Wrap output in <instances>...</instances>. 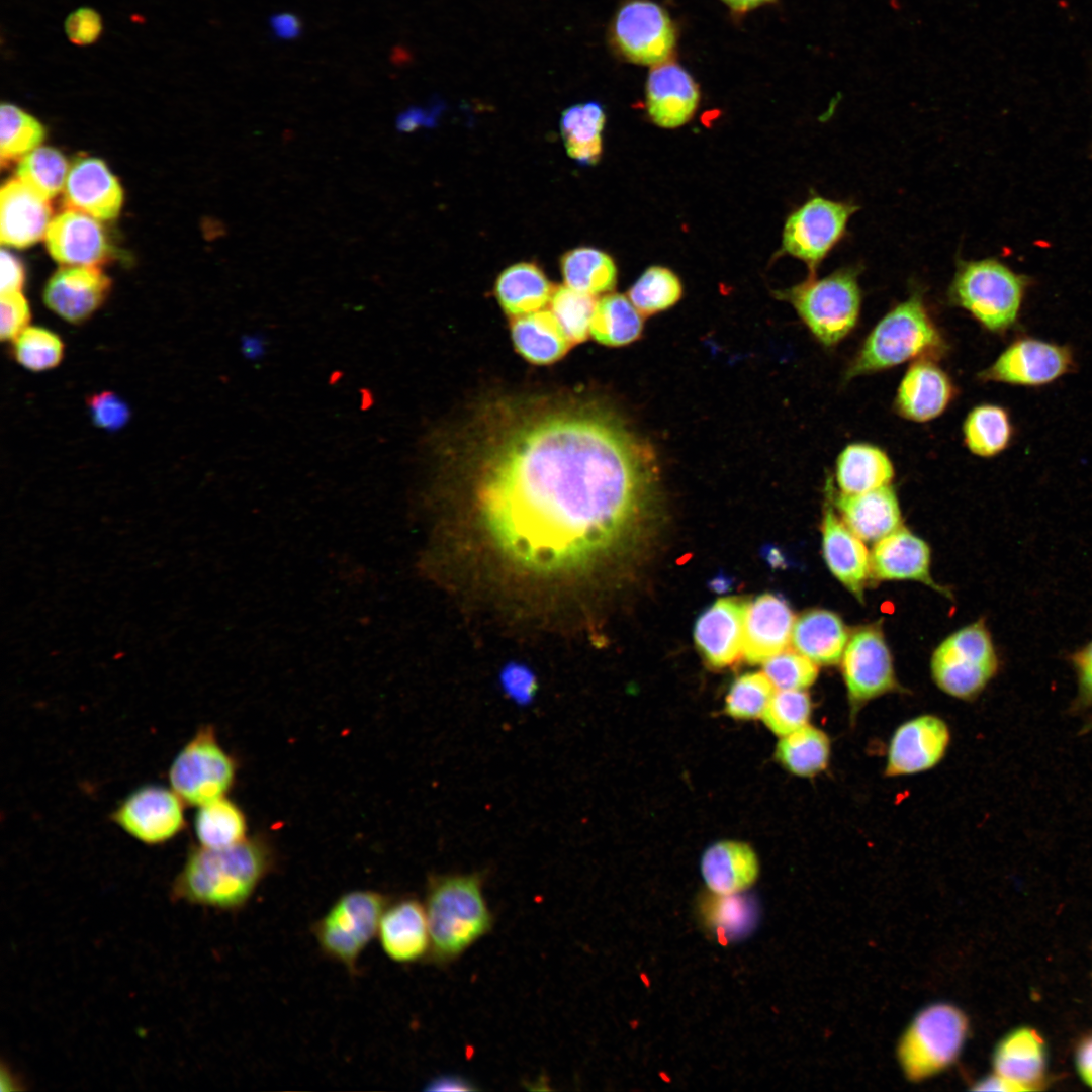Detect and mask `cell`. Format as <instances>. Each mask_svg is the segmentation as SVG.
Here are the masks:
<instances>
[{"label": "cell", "instance_id": "1f68e13d", "mask_svg": "<svg viewBox=\"0 0 1092 1092\" xmlns=\"http://www.w3.org/2000/svg\"><path fill=\"white\" fill-rule=\"evenodd\" d=\"M553 291L545 273L531 262H520L506 268L494 285V295L500 307L512 317L540 310L550 302Z\"/></svg>", "mask_w": 1092, "mask_h": 1092}, {"label": "cell", "instance_id": "5bb4252c", "mask_svg": "<svg viewBox=\"0 0 1092 1092\" xmlns=\"http://www.w3.org/2000/svg\"><path fill=\"white\" fill-rule=\"evenodd\" d=\"M1075 367L1076 361L1070 347L1026 336L1007 346L989 367L980 372L979 378L982 381L1040 387L1073 372Z\"/></svg>", "mask_w": 1092, "mask_h": 1092}, {"label": "cell", "instance_id": "cb8c5ba5", "mask_svg": "<svg viewBox=\"0 0 1092 1092\" xmlns=\"http://www.w3.org/2000/svg\"><path fill=\"white\" fill-rule=\"evenodd\" d=\"M376 937L389 960L399 964L419 961L431 946L425 907L413 898L388 902Z\"/></svg>", "mask_w": 1092, "mask_h": 1092}, {"label": "cell", "instance_id": "74e56055", "mask_svg": "<svg viewBox=\"0 0 1092 1092\" xmlns=\"http://www.w3.org/2000/svg\"><path fill=\"white\" fill-rule=\"evenodd\" d=\"M193 825L199 845L207 848L231 847L248 838L243 810L226 797L199 806Z\"/></svg>", "mask_w": 1092, "mask_h": 1092}, {"label": "cell", "instance_id": "5b68a950", "mask_svg": "<svg viewBox=\"0 0 1092 1092\" xmlns=\"http://www.w3.org/2000/svg\"><path fill=\"white\" fill-rule=\"evenodd\" d=\"M1026 279L995 259L958 260L947 298L995 334L1013 328L1019 317Z\"/></svg>", "mask_w": 1092, "mask_h": 1092}, {"label": "cell", "instance_id": "8d00e7d4", "mask_svg": "<svg viewBox=\"0 0 1092 1092\" xmlns=\"http://www.w3.org/2000/svg\"><path fill=\"white\" fill-rule=\"evenodd\" d=\"M1009 413L997 404H980L967 415L963 424L964 443L979 457L991 458L1005 451L1013 438Z\"/></svg>", "mask_w": 1092, "mask_h": 1092}, {"label": "cell", "instance_id": "f907efd6", "mask_svg": "<svg viewBox=\"0 0 1092 1092\" xmlns=\"http://www.w3.org/2000/svg\"><path fill=\"white\" fill-rule=\"evenodd\" d=\"M0 337L2 341L14 340L30 322L31 312L21 291L1 293Z\"/></svg>", "mask_w": 1092, "mask_h": 1092}, {"label": "cell", "instance_id": "484cf974", "mask_svg": "<svg viewBox=\"0 0 1092 1092\" xmlns=\"http://www.w3.org/2000/svg\"><path fill=\"white\" fill-rule=\"evenodd\" d=\"M52 208L19 179L6 182L0 191L1 243L25 248L46 236Z\"/></svg>", "mask_w": 1092, "mask_h": 1092}, {"label": "cell", "instance_id": "4316f807", "mask_svg": "<svg viewBox=\"0 0 1092 1092\" xmlns=\"http://www.w3.org/2000/svg\"><path fill=\"white\" fill-rule=\"evenodd\" d=\"M822 545L826 564L832 574L859 601L871 577V555L836 513L826 508L822 522Z\"/></svg>", "mask_w": 1092, "mask_h": 1092}, {"label": "cell", "instance_id": "f35d334b", "mask_svg": "<svg viewBox=\"0 0 1092 1092\" xmlns=\"http://www.w3.org/2000/svg\"><path fill=\"white\" fill-rule=\"evenodd\" d=\"M640 312L626 296L612 293L598 300L589 328L602 345L620 347L637 340L642 332Z\"/></svg>", "mask_w": 1092, "mask_h": 1092}, {"label": "cell", "instance_id": "f5cc1de1", "mask_svg": "<svg viewBox=\"0 0 1092 1092\" xmlns=\"http://www.w3.org/2000/svg\"><path fill=\"white\" fill-rule=\"evenodd\" d=\"M1078 681L1076 707L1092 705V640L1068 656Z\"/></svg>", "mask_w": 1092, "mask_h": 1092}, {"label": "cell", "instance_id": "816d5d0a", "mask_svg": "<svg viewBox=\"0 0 1092 1092\" xmlns=\"http://www.w3.org/2000/svg\"><path fill=\"white\" fill-rule=\"evenodd\" d=\"M65 30L69 39L78 46H87L98 39L102 32V20L91 8H79L66 20Z\"/></svg>", "mask_w": 1092, "mask_h": 1092}, {"label": "cell", "instance_id": "7a4b0ae2", "mask_svg": "<svg viewBox=\"0 0 1092 1092\" xmlns=\"http://www.w3.org/2000/svg\"><path fill=\"white\" fill-rule=\"evenodd\" d=\"M275 864L270 845L259 836L225 848L192 846L171 887V899L236 912L251 900Z\"/></svg>", "mask_w": 1092, "mask_h": 1092}, {"label": "cell", "instance_id": "6f0895ef", "mask_svg": "<svg viewBox=\"0 0 1092 1092\" xmlns=\"http://www.w3.org/2000/svg\"><path fill=\"white\" fill-rule=\"evenodd\" d=\"M1077 1067L1084 1081L1092 1086V1036L1086 1038L1079 1046Z\"/></svg>", "mask_w": 1092, "mask_h": 1092}, {"label": "cell", "instance_id": "681fc988", "mask_svg": "<svg viewBox=\"0 0 1092 1092\" xmlns=\"http://www.w3.org/2000/svg\"><path fill=\"white\" fill-rule=\"evenodd\" d=\"M89 415L96 427L116 431L124 427L130 418L127 403L112 391H102L87 400Z\"/></svg>", "mask_w": 1092, "mask_h": 1092}, {"label": "cell", "instance_id": "9c48e42d", "mask_svg": "<svg viewBox=\"0 0 1092 1092\" xmlns=\"http://www.w3.org/2000/svg\"><path fill=\"white\" fill-rule=\"evenodd\" d=\"M998 666V656L983 620L947 637L931 658V674L936 686L961 700L977 697L994 677Z\"/></svg>", "mask_w": 1092, "mask_h": 1092}, {"label": "cell", "instance_id": "2e32d148", "mask_svg": "<svg viewBox=\"0 0 1092 1092\" xmlns=\"http://www.w3.org/2000/svg\"><path fill=\"white\" fill-rule=\"evenodd\" d=\"M950 736L947 723L936 715L922 714L906 720L890 738L884 775L895 778L932 769L945 756Z\"/></svg>", "mask_w": 1092, "mask_h": 1092}, {"label": "cell", "instance_id": "4dcf8cb0", "mask_svg": "<svg viewBox=\"0 0 1092 1092\" xmlns=\"http://www.w3.org/2000/svg\"><path fill=\"white\" fill-rule=\"evenodd\" d=\"M511 337L517 352L537 365L558 361L573 346L551 310L512 317Z\"/></svg>", "mask_w": 1092, "mask_h": 1092}, {"label": "cell", "instance_id": "e0dca14e", "mask_svg": "<svg viewBox=\"0 0 1092 1092\" xmlns=\"http://www.w3.org/2000/svg\"><path fill=\"white\" fill-rule=\"evenodd\" d=\"M748 603L723 598L706 609L695 625V641L705 661L715 668L738 662L743 655L744 622Z\"/></svg>", "mask_w": 1092, "mask_h": 1092}, {"label": "cell", "instance_id": "f1b7e54d", "mask_svg": "<svg viewBox=\"0 0 1092 1092\" xmlns=\"http://www.w3.org/2000/svg\"><path fill=\"white\" fill-rule=\"evenodd\" d=\"M835 505L844 524L862 541L877 542L901 527L894 489L887 485L859 494H839Z\"/></svg>", "mask_w": 1092, "mask_h": 1092}, {"label": "cell", "instance_id": "ffe728a7", "mask_svg": "<svg viewBox=\"0 0 1092 1092\" xmlns=\"http://www.w3.org/2000/svg\"><path fill=\"white\" fill-rule=\"evenodd\" d=\"M46 242L51 256L68 266H96L110 252L101 224L94 217L72 209L51 220Z\"/></svg>", "mask_w": 1092, "mask_h": 1092}, {"label": "cell", "instance_id": "83f0119b", "mask_svg": "<svg viewBox=\"0 0 1092 1092\" xmlns=\"http://www.w3.org/2000/svg\"><path fill=\"white\" fill-rule=\"evenodd\" d=\"M700 869L704 882L712 893L721 896L739 895L756 882L759 861L749 844L722 840L705 850Z\"/></svg>", "mask_w": 1092, "mask_h": 1092}, {"label": "cell", "instance_id": "836d02e7", "mask_svg": "<svg viewBox=\"0 0 1092 1092\" xmlns=\"http://www.w3.org/2000/svg\"><path fill=\"white\" fill-rule=\"evenodd\" d=\"M1044 1053L1040 1038L1028 1028L1012 1031L998 1044L994 1055L995 1074L1018 1086L1033 1090L1042 1076Z\"/></svg>", "mask_w": 1092, "mask_h": 1092}, {"label": "cell", "instance_id": "7bdbcfd3", "mask_svg": "<svg viewBox=\"0 0 1092 1092\" xmlns=\"http://www.w3.org/2000/svg\"><path fill=\"white\" fill-rule=\"evenodd\" d=\"M681 284L669 269L648 268L629 290V297L639 312L645 315L667 309L681 296Z\"/></svg>", "mask_w": 1092, "mask_h": 1092}, {"label": "cell", "instance_id": "ac0fdd59", "mask_svg": "<svg viewBox=\"0 0 1092 1092\" xmlns=\"http://www.w3.org/2000/svg\"><path fill=\"white\" fill-rule=\"evenodd\" d=\"M110 285L109 278L96 266H68L50 278L43 301L63 320L80 324L103 303Z\"/></svg>", "mask_w": 1092, "mask_h": 1092}, {"label": "cell", "instance_id": "30bf717a", "mask_svg": "<svg viewBox=\"0 0 1092 1092\" xmlns=\"http://www.w3.org/2000/svg\"><path fill=\"white\" fill-rule=\"evenodd\" d=\"M237 775L235 758L218 742L207 725L181 748L169 769L172 790L190 806H201L225 797Z\"/></svg>", "mask_w": 1092, "mask_h": 1092}, {"label": "cell", "instance_id": "3957f363", "mask_svg": "<svg viewBox=\"0 0 1092 1092\" xmlns=\"http://www.w3.org/2000/svg\"><path fill=\"white\" fill-rule=\"evenodd\" d=\"M944 350V340L923 296L915 291L878 322L851 360L845 378L892 368L911 359L930 358Z\"/></svg>", "mask_w": 1092, "mask_h": 1092}, {"label": "cell", "instance_id": "7c38bea8", "mask_svg": "<svg viewBox=\"0 0 1092 1092\" xmlns=\"http://www.w3.org/2000/svg\"><path fill=\"white\" fill-rule=\"evenodd\" d=\"M840 662L850 722L872 700L901 690L883 633L874 625L850 636Z\"/></svg>", "mask_w": 1092, "mask_h": 1092}, {"label": "cell", "instance_id": "7dc6e473", "mask_svg": "<svg viewBox=\"0 0 1092 1092\" xmlns=\"http://www.w3.org/2000/svg\"><path fill=\"white\" fill-rule=\"evenodd\" d=\"M811 715L812 701L805 690H777L761 717L766 727L782 737L809 724Z\"/></svg>", "mask_w": 1092, "mask_h": 1092}, {"label": "cell", "instance_id": "91938a15", "mask_svg": "<svg viewBox=\"0 0 1092 1092\" xmlns=\"http://www.w3.org/2000/svg\"><path fill=\"white\" fill-rule=\"evenodd\" d=\"M975 1090L980 1091H1021L1015 1084L998 1076L997 1074L985 1078L976 1084Z\"/></svg>", "mask_w": 1092, "mask_h": 1092}, {"label": "cell", "instance_id": "52a82bcc", "mask_svg": "<svg viewBox=\"0 0 1092 1092\" xmlns=\"http://www.w3.org/2000/svg\"><path fill=\"white\" fill-rule=\"evenodd\" d=\"M388 902L385 895L370 889L341 895L311 927L321 952L356 974L362 953L377 936Z\"/></svg>", "mask_w": 1092, "mask_h": 1092}, {"label": "cell", "instance_id": "db71d44e", "mask_svg": "<svg viewBox=\"0 0 1092 1092\" xmlns=\"http://www.w3.org/2000/svg\"><path fill=\"white\" fill-rule=\"evenodd\" d=\"M1 293L21 291L24 269L21 262L10 252L1 251Z\"/></svg>", "mask_w": 1092, "mask_h": 1092}, {"label": "cell", "instance_id": "7402d4cb", "mask_svg": "<svg viewBox=\"0 0 1092 1092\" xmlns=\"http://www.w3.org/2000/svg\"><path fill=\"white\" fill-rule=\"evenodd\" d=\"M64 200L68 209L98 219H111L120 211L123 192L103 161L82 158L69 169Z\"/></svg>", "mask_w": 1092, "mask_h": 1092}, {"label": "cell", "instance_id": "b9f144b4", "mask_svg": "<svg viewBox=\"0 0 1092 1092\" xmlns=\"http://www.w3.org/2000/svg\"><path fill=\"white\" fill-rule=\"evenodd\" d=\"M42 124L17 106L3 103L0 111L1 164L24 157L43 141Z\"/></svg>", "mask_w": 1092, "mask_h": 1092}, {"label": "cell", "instance_id": "11a10c76", "mask_svg": "<svg viewBox=\"0 0 1092 1092\" xmlns=\"http://www.w3.org/2000/svg\"><path fill=\"white\" fill-rule=\"evenodd\" d=\"M271 25L276 35L284 39L294 38L300 32L299 19L288 13L274 16L271 19Z\"/></svg>", "mask_w": 1092, "mask_h": 1092}, {"label": "cell", "instance_id": "f6af8a7d", "mask_svg": "<svg viewBox=\"0 0 1092 1092\" xmlns=\"http://www.w3.org/2000/svg\"><path fill=\"white\" fill-rule=\"evenodd\" d=\"M13 354L24 368L39 372L56 367L64 356V343L42 327H27L15 339Z\"/></svg>", "mask_w": 1092, "mask_h": 1092}, {"label": "cell", "instance_id": "9a60e30c", "mask_svg": "<svg viewBox=\"0 0 1092 1092\" xmlns=\"http://www.w3.org/2000/svg\"><path fill=\"white\" fill-rule=\"evenodd\" d=\"M183 800L168 788L143 786L126 796L111 814L124 832L147 845L170 841L185 827Z\"/></svg>", "mask_w": 1092, "mask_h": 1092}, {"label": "cell", "instance_id": "ba28073f", "mask_svg": "<svg viewBox=\"0 0 1092 1092\" xmlns=\"http://www.w3.org/2000/svg\"><path fill=\"white\" fill-rule=\"evenodd\" d=\"M968 1033V1021L957 1007L936 1003L920 1011L898 1045L905 1075L919 1081L949 1067L959 1057Z\"/></svg>", "mask_w": 1092, "mask_h": 1092}, {"label": "cell", "instance_id": "6da1fadb", "mask_svg": "<svg viewBox=\"0 0 1092 1092\" xmlns=\"http://www.w3.org/2000/svg\"><path fill=\"white\" fill-rule=\"evenodd\" d=\"M465 437L486 528L528 568L582 564L641 538L658 505L652 447L597 401L495 400Z\"/></svg>", "mask_w": 1092, "mask_h": 1092}, {"label": "cell", "instance_id": "603a6c76", "mask_svg": "<svg viewBox=\"0 0 1092 1092\" xmlns=\"http://www.w3.org/2000/svg\"><path fill=\"white\" fill-rule=\"evenodd\" d=\"M795 624L788 603L764 594L748 603L744 622L743 655L749 663H763L787 649Z\"/></svg>", "mask_w": 1092, "mask_h": 1092}, {"label": "cell", "instance_id": "60d3db41", "mask_svg": "<svg viewBox=\"0 0 1092 1092\" xmlns=\"http://www.w3.org/2000/svg\"><path fill=\"white\" fill-rule=\"evenodd\" d=\"M69 167L61 152L40 147L25 155L17 167V178L39 197L50 200L66 183Z\"/></svg>", "mask_w": 1092, "mask_h": 1092}, {"label": "cell", "instance_id": "d4e9b609", "mask_svg": "<svg viewBox=\"0 0 1092 1092\" xmlns=\"http://www.w3.org/2000/svg\"><path fill=\"white\" fill-rule=\"evenodd\" d=\"M870 555L871 577L877 580H916L948 595L930 575L928 545L906 528L900 527L877 541Z\"/></svg>", "mask_w": 1092, "mask_h": 1092}, {"label": "cell", "instance_id": "bcb514c9", "mask_svg": "<svg viewBox=\"0 0 1092 1092\" xmlns=\"http://www.w3.org/2000/svg\"><path fill=\"white\" fill-rule=\"evenodd\" d=\"M775 687L761 672H750L737 677L725 698V713L738 720H751L762 716Z\"/></svg>", "mask_w": 1092, "mask_h": 1092}, {"label": "cell", "instance_id": "e575fe53", "mask_svg": "<svg viewBox=\"0 0 1092 1092\" xmlns=\"http://www.w3.org/2000/svg\"><path fill=\"white\" fill-rule=\"evenodd\" d=\"M775 755L778 762L790 774L812 778L828 767L831 740L826 732L809 723L782 736Z\"/></svg>", "mask_w": 1092, "mask_h": 1092}, {"label": "cell", "instance_id": "277c9868", "mask_svg": "<svg viewBox=\"0 0 1092 1092\" xmlns=\"http://www.w3.org/2000/svg\"><path fill=\"white\" fill-rule=\"evenodd\" d=\"M431 947L438 959H452L489 929L491 917L476 875L432 879L426 897Z\"/></svg>", "mask_w": 1092, "mask_h": 1092}, {"label": "cell", "instance_id": "8fae6325", "mask_svg": "<svg viewBox=\"0 0 1092 1092\" xmlns=\"http://www.w3.org/2000/svg\"><path fill=\"white\" fill-rule=\"evenodd\" d=\"M858 208L851 201L812 196L787 218L782 250L802 260L810 276H815L821 262L846 236L848 222Z\"/></svg>", "mask_w": 1092, "mask_h": 1092}, {"label": "cell", "instance_id": "44dd1931", "mask_svg": "<svg viewBox=\"0 0 1092 1092\" xmlns=\"http://www.w3.org/2000/svg\"><path fill=\"white\" fill-rule=\"evenodd\" d=\"M700 99L692 76L673 62L655 65L646 84V107L651 120L663 128H676L694 115Z\"/></svg>", "mask_w": 1092, "mask_h": 1092}, {"label": "cell", "instance_id": "94428289", "mask_svg": "<svg viewBox=\"0 0 1092 1092\" xmlns=\"http://www.w3.org/2000/svg\"><path fill=\"white\" fill-rule=\"evenodd\" d=\"M731 9L744 12L775 0H722Z\"/></svg>", "mask_w": 1092, "mask_h": 1092}, {"label": "cell", "instance_id": "f546056e", "mask_svg": "<svg viewBox=\"0 0 1092 1092\" xmlns=\"http://www.w3.org/2000/svg\"><path fill=\"white\" fill-rule=\"evenodd\" d=\"M791 640L796 651L817 665H834L841 660L849 636L837 614L814 609L795 620Z\"/></svg>", "mask_w": 1092, "mask_h": 1092}, {"label": "cell", "instance_id": "680465c9", "mask_svg": "<svg viewBox=\"0 0 1092 1092\" xmlns=\"http://www.w3.org/2000/svg\"><path fill=\"white\" fill-rule=\"evenodd\" d=\"M427 1089L434 1091H468L475 1088L462 1077L442 1076L433 1080Z\"/></svg>", "mask_w": 1092, "mask_h": 1092}, {"label": "cell", "instance_id": "8992f818", "mask_svg": "<svg viewBox=\"0 0 1092 1092\" xmlns=\"http://www.w3.org/2000/svg\"><path fill=\"white\" fill-rule=\"evenodd\" d=\"M859 267H843L823 277H808L784 291L788 300L814 337L831 347L855 327L861 308Z\"/></svg>", "mask_w": 1092, "mask_h": 1092}, {"label": "cell", "instance_id": "9f6ffc18", "mask_svg": "<svg viewBox=\"0 0 1092 1092\" xmlns=\"http://www.w3.org/2000/svg\"><path fill=\"white\" fill-rule=\"evenodd\" d=\"M507 685L510 688V693L516 696L525 697L533 691V679L524 670L518 668L512 669L507 673Z\"/></svg>", "mask_w": 1092, "mask_h": 1092}, {"label": "cell", "instance_id": "d6a6232c", "mask_svg": "<svg viewBox=\"0 0 1092 1092\" xmlns=\"http://www.w3.org/2000/svg\"><path fill=\"white\" fill-rule=\"evenodd\" d=\"M894 467L879 447L856 443L846 446L836 461V480L843 494H859L890 485Z\"/></svg>", "mask_w": 1092, "mask_h": 1092}, {"label": "cell", "instance_id": "d6986e66", "mask_svg": "<svg viewBox=\"0 0 1092 1092\" xmlns=\"http://www.w3.org/2000/svg\"><path fill=\"white\" fill-rule=\"evenodd\" d=\"M954 391L950 377L931 358L917 359L898 386L894 408L909 421L927 422L946 410Z\"/></svg>", "mask_w": 1092, "mask_h": 1092}, {"label": "cell", "instance_id": "4fadbf2b", "mask_svg": "<svg viewBox=\"0 0 1092 1092\" xmlns=\"http://www.w3.org/2000/svg\"><path fill=\"white\" fill-rule=\"evenodd\" d=\"M610 38L621 56L640 65L666 62L676 40L667 12L648 0L624 3L611 24Z\"/></svg>", "mask_w": 1092, "mask_h": 1092}, {"label": "cell", "instance_id": "c3c4849f", "mask_svg": "<svg viewBox=\"0 0 1092 1092\" xmlns=\"http://www.w3.org/2000/svg\"><path fill=\"white\" fill-rule=\"evenodd\" d=\"M763 663V673L777 690H805L819 673L818 665L798 651L786 649Z\"/></svg>", "mask_w": 1092, "mask_h": 1092}, {"label": "cell", "instance_id": "ab89813d", "mask_svg": "<svg viewBox=\"0 0 1092 1092\" xmlns=\"http://www.w3.org/2000/svg\"><path fill=\"white\" fill-rule=\"evenodd\" d=\"M565 285L587 294L611 291L617 281L613 259L605 252L580 247L566 252L560 259Z\"/></svg>", "mask_w": 1092, "mask_h": 1092}, {"label": "cell", "instance_id": "d590c367", "mask_svg": "<svg viewBox=\"0 0 1092 1092\" xmlns=\"http://www.w3.org/2000/svg\"><path fill=\"white\" fill-rule=\"evenodd\" d=\"M606 115L598 102H585L566 108L560 130L567 154L581 164H596L602 155V131Z\"/></svg>", "mask_w": 1092, "mask_h": 1092}, {"label": "cell", "instance_id": "ee69618b", "mask_svg": "<svg viewBox=\"0 0 1092 1092\" xmlns=\"http://www.w3.org/2000/svg\"><path fill=\"white\" fill-rule=\"evenodd\" d=\"M598 300L595 295L574 290L566 285L554 288L550 299L551 311L572 345L585 341Z\"/></svg>", "mask_w": 1092, "mask_h": 1092}]
</instances>
